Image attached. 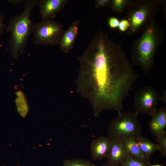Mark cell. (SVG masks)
<instances>
[{
	"label": "cell",
	"instance_id": "6da1fadb",
	"mask_svg": "<svg viewBox=\"0 0 166 166\" xmlns=\"http://www.w3.org/2000/svg\"><path fill=\"white\" fill-rule=\"evenodd\" d=\"M78 59L81 73L91 75L95 116L105 110L121 112L138 75L121 46L100 30Z\"/></svg>",
	"mask_w": 166,
	"mask_h": 166
},
{
	"label": "cell",
	"instance_id": "7a4b0ae2",
	"mask_svg": "<svg viewBox=\"0 0 166 166\" xmlns=\"http://www.w3.org/2000/svg\"><path fill=\"white\" fill-rule=\"evenodd\" d=\"M133 43L131 54L132 65L140 67L145 74L152 69L158 49L163 41L162 27L155 18Z\"/></svg>",
	"mask_w": 166,
	"mask_h": 166
},
{
	"label": "cell",
	"instance_id": "3957f363",
	"mask_svg": "<svg viewBox=\"0 0 166 166\" xmlns=\"http://www.w3.org/2000/svg\"><path fill=\"white\" fill-rule=\"evenodd\" d=\"M39 0H25L24 8L19 14L13 16L6 28L10 34L8 41L11 55L17 59L24 50L28 38L33 33L34 24L30 18L32 9L38 5Z\"/></svg>",
	"mask_w": 166,
	"mask_h": 166
},
{
	"label": "cell",
	"instance_id": "277c9868",
	"mask_svg": "<svg viewBox=\"0 0 166 166\" xmlns=\"http://www.w3.org/2000/svg\"><path fill=\"white\" fill-rule=\"evenodd\" d=\"M160 1L158 0L133 1L126 13L130 26L126 31L132 35L143 31L155 18L160 9Z\"/></svg>",
	"mask_w": 166,
	"mask_h": 166
},
{
	"label": "cell",
	"instance_id": "5b68a950",
	"mask_svg": "<svg viewBox=\"0 0 166 166\" xmlns=\"http://www.w3.org/2000/svg\"><path fill=\"white\" fill-rule=\"evenodd\" d=\"M136 113L122 112L110 122L108 128L109 136L112 139L124 141L141 135V124Z\"/></svg>",
	"mask_w": 166,
	"mask_h": 166
},
{
	"label": "cell",
	"instance_id": "8992f818",
	"mask_svg": "<svg viewBox=\"0 0 166 166\" xmlns=\"http://www.w3.org/2000/svg\"><path fill=\"white\" fill-rule=\"evenodd\" d=\"M65 31L62 23L52 19L42 20L34 24V42L44 46L59 44Z\"/></svg>",
	"mask_w": 166,
	"mask_h": 166
},
{
	"label": "cell",
	"instance_id": "52a82bcc",
	"mask_svg": "<svg viewBox=\"0 0 166 166\" xmlns=\"http://www.w3.org/2000/svg\"><path fill=\"white\" fill-rule=\"evenodd\" d=\"M161 97L155 88L146 86L137 90L134 97L135 113L152 116L157 109V105Z\"/></svg>",
	"mask_w": 166,
	"mask_h": 166
},
{
	"label": "cell",
	"instance_id": "ba28073f",
	"mask_svg": "<svg viewBox=\"0 0 166 166\" xmlns=\"http://www.w3.org/2000/svg\"><path fill=\"white\" fill-rule=\"evenodd\" d=\"M68 0H41L38 5L42 20L51 19L61 11L68 3Z\"/></svg>",
	"mask_w": 166,
	"mask_h": 166
},
{
	"label": "cell",
	"instance_id": "9c48e42d",
	"mask_svg": "<svg viewBox=\"0 0 166 166\" xmlns=\"http://www.w3.org/2000/svg\"><path fill=\"white\" fill-rule=\"evenodd\" d=\"M113 139L109 136H100L93 140L90 145V153L93 160H101L106 157L111 147Z\"/></svg>",
	"mask_w": 166,
	"mask_h": 166
},
{
	"label": "cell",
	"instance_id": "30bf717a",
	"mask_svg": "<svg viewBox=\"0 0 166 166\" xmlns=\"http://www.w3.org/2000/svg\"><path fill=\"white\" fill-rule=\"evenodd\" d=\"M111 147L106 157L108 163L116 166H122L128 153L124 141L113 139Z\"/></svg>",
	"mask_w": 166,
	"mask_h": 166
},
{
	"label": "cell",
	"instance_id": "8fae6325",
	"mask_svg": "<svg viewBox=\"0 0 166 166\" xmlns=\"http://www.w3.org/2000/svg\"><path fill=\"white\" fill-rule=\"evenodd\" d=\"M80 21L77 20L70 25L65 31L59 45L61 51L68 53L73 48L78 31Z\"/></svg>",
	"mask_w": 166,
	"mask_h": 166
},
{
	"label": "cell",
	"instance_id": "7c38bea8",
	"mask_svg": "<svg viewBox=\"0 0 166 166\" xmlns=\"http://www.w3.org/2000/svg\"><path fill=\"white\" fill-rule=\"evenodd\" d=\"M151 116L148 126L152 134L157 137L166 133V106L157 109Z\"/></svg>",
	"mask_w": 166,
	"mask_h": 166
},
{
	"label": "cell",
	"instance_id": "4fadbf2b",
	"mask_svg": "<svg viewBox=\"0 0 166 166\" xmlns=\"http://www.w3.org/2000/svg\"><path fill=\"white\" fill-rule=\"evenodd\" d=\"M124 144L129 154L138 160L150 164V159L141 151L136 143L135 138H129L124 141Z\"/></svg>",
	"mask_w": 166,
	"mask_h": 166
},
{
	"label": "cell",
	"instance_id": "5bb4252c",
	"mask_svg": "<svg viewBox=\"0 0 166 166\" xmlns=\"http://www.w3.org/2000/svg\"><path fill=\"white\" fill-rule=\"evenodd\" d=\"M135 140L141 151L149 159L155 152L159 151L157 144L153 143L141 135L135 138Z\"/></svg>",
	"mask_w": 166,
	"mask_h": 166
},
{
	"label": "cell",
	"instance_id": "9a60e30c",
	"mask_svg": "<svg viewBox=\"0 0 166 166\" xmlns=\"http://www.w3.org/2000/svg\"><path fill=\"white\" fill-rule=\"evenodd\" d=\"M132 1L131 0H112L110 6L113 11L121 13L129 8Z\"/></svg>",
	"mask_w": 166,
	"mask_h": 166
},
{
	"label": "cell",
	"instance_id": "2e32d148",
	"mask_svg": "<svg viewBox=\"0 0 166 166\" xmlns=\"http://www.w3.org/2000/svg\"><path fill=\"white\" fill-rule=\"evenodd\" d=\"M18 97L16 100L18 111L22 117H25L28 111V107L26 99L21 92L18 93Z\"/></svg>",
	"mask_w": 166,
	"mask_h": 166
},
{
	"label": "cell",
	"instance_id": "e0dca14e",
	"mask_svg": "<svg viewBox=\"0 0 166 166\" xmlns=\"http://www.w3.org/2000/svg\"><path fill=\"white\" fill-rule=\"evenodd\" d=\"M63 166H95L89 160L83 159H68L65 160Z\"/></svg>",
	"mask_w": 166,
	"mask_h": 166
},
{
	"label": "cell",
	"instance_id": "ac0fdd59",
	"mask_svg": "<svg viewBox=\"0 0 166 166\" xmlns=\"http://www.w3.org/2000/svg\"><path fill=\"white\" fill-rule=\"evenodd\" d=\"M150 164L138 160L128 153L122 166H149Z\"/></svg>",
	"mask_w": 166,
	"mask_h": 166
},
{
	"label": "cell",
	"instance_id": "d6986e66",
	"mask_svg": "<svg viewBox=\"0 0 166 166\" xmlns=\"http://www.w3.org/2000/svg\"><path fill=\"white\" fill-rule=\"evenodd\" d=\"M157 141L159 147V151L161 155L166 157V132L157 137Z\"/></svg>",
	"mask_w": 166,
	"mask_h": 166
},
{
	"label": "cell",
	"instance_id": "ffe728a7",
	"mask_svg": "<svg viewBox=\"0 0 166 166\" xmlns=\"http://www.w3.org/2000/svg\"><path fill=\"white\" fill-rule=\"evenodd\" d=\"M111 0H96L95 1L94 8L97 9L102 7H108L110 6Z\"/></svg>",
	"mask_w": 166,
	"mask_h": 166
},
{
	"label": "cell",
	"instance_id": "44dd1931",
	"mask_svg": "<svg viewBox=\"0 0 166 166\" xmlns=\"http://www.w3.org/2000/svg\"><path fill=\"white\" fill-rule=\"evenodd\" d=\"M130 26V23L126 19H123L119 22L118 28L121 32L126 31Z\"/></svg>",
	"mask_w": 166,
	"mask_h": 166
},
{
	"label": "cell",
	"instance_id": "7402d4cb",
	"mask_svg": "<svg viewBox=\"0 0 166 166\" xmlns=\"http://www.w3.org/2000/svg\"><path fill=\"white\" fill-rule=\"evenodd\" d=\"M120 21L118 19L115 17H110L108 18V23L109 26L113 29L118 27Z\"/></svg>",
	"mask_w": 166,
	"mask_h": 166
},
{
	"label": "cell",
	"instance_id": "603a6c76",
	"mask_svg": "<svg viewBox=\"0 0 166 166\" xmlns=\"http://www.w3.org/2000/svg\"><path fill=\"white\" fill-rule=\"evenodd\" d=\"M3 15L0 16V35L3 33L6 28V25L3 21Z\"/></svg>",
	"mask_w": 166,
	"mask_h": 166
},
{
	"label": "cell",
	"instance_id": "cb8c5ba5",
	"mask_svg": "<svg viewBox=\"0 0 166 166\" xmlns=\"http://www.w3.org/2000/svg\"><path fill=\"white\" fill-rule=\"evenodd\" d=\"M24 1L23 0H9L8 2L13 5L18 4L19 3Z\"/></svg>",
	"mask_w": 166,
	"mask_h": 166
},
{
	"label": "cell",
	"instance_id": "d4e9b609",
	"mask_svg": "<svg viewBox=\"0 0 166 166\" xmlns=\"http://www.w3.org/2000/svg\"><path fill=\"white\" fill-rule=\"evenodd\" d=\"M101 166H114V165H111L108 163H107L103 164Z\"/></svg>",
	"mask_w": 166,
	"mask_h": 166
},
{
	"label": "cell",
	"instance_id": "484cf974",
	"mask_svg": "<svg viewBox=\"0 0 166 166\" xmlns=\"http://www.w3.org/2000/svg\"><path fill=\"white\" fill-rule=\"evenodd\" d=\"M149 166H164L162 165H161L160 164H153V165H151L150 164Z\"/></svg>",
	"mask_w": 166,
	"mask_h": 166
}]
</instances>
